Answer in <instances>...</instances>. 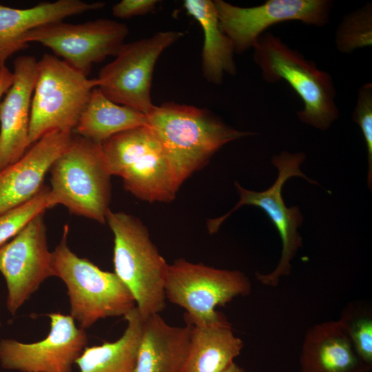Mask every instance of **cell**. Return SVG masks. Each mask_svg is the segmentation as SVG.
<instances>
[{
  "label": "cell",
  "instance_id": "d4e9b609",
  "mask_svg": "<svg viewBox=\"0 0 372 372\" xmlns=\"http://www.w3.org/2000/svg\"><path fill=\"white\" fill-rule=\"evenodd\" d=\"M335 41L338 50L342 53H350L357 49L371 45V3L347 14L343 18L336 30Z\"/></svg>",
  "mask_w": 372,
  "mask_h": 372
},
{
  "label": "cell",
  "instance_id": "5bb4252c",
  "mask_svg": "<svg viewBox=\"0 0 372 372\" xmlns=\"http://www.w3.org/2000/svg\"><path fill=\"white\" fill-rule=\"evenodd\" d=\"M50 331L41 340L25 343L13 339L0 340V365L19 372H72L73 366L87 347L85 329L70 315L47 314Z\"/></svg>",
  "mask_w": 372,
  "mask_h": 372
},
{
  "label": "cell",
  "instance_id": "cb8c5ba5",
  "mask_svg": "<svg viewBox=\"0 0 372 372\" xmlns=\"http://www.w3.org/2000/svg\"><path fill=\"white\" fill-rule=\"evenodd\" d=\"M49 186L43 185L29 200L0 214V246L14 237L34 218L54 207Z\"/></svg>",
  "mask_w": 372,
  "mask_h": 372
},
{
  "label": "cell",
  "instance_id": "603a6c76",
  "mask_svg": "<svg viewBox=\"0 0 372 372\" xmlns=\"http://www.w3.org/2000/svg\"><path fill=\"white\" fill-rule=\"evenodd\" d=\"M124 318L127 326L118 339L85 348L75 364L79 372H135L143 320L136 307Z\"/></svg>",
  "mask_w": 372,
  "mask_h": 372
},
{
  "label": "cell",
  "instance_id": "83f0119b",
  "mask_svg": "<svg viewBox=\"0 0 372 372\" xmlns=\"http://www.w3.org/2000/svg\"><path fill=\"white\" fill-rule=\"evenodd\" d=\"M156 0H122L112 7L115 17L128 19L146 14L155 8Z\"/></svg>",
  "mask_w": 372,
  "mask_h": 372
},
{
  "label": "cell",
  "instance_id": "4316f807",
  "mask_svg": "<svg viewBox=\"0 0 372 372\" xmlns=\"http://www.w3.org/2000/svg\"><path fill=\"white\" fill-rule=\"evenodd\" d=\"M352 119L360 127L367 150V183L371 189L372 185V83L362 85L358 94Z\"/></svg>",
  "mask_w": 372,
  "mask_h": 372
},
{
  "label": "cell",
  "instance_id": "8fae6325",
  "mask_svg": "<svg viewBox=\"0 0 372 372\" xmlns=\"http://www.w3.org/2000/svg\"><path fill=\"white\" fill-rule=\"evenodd\" d=\"M128 33L125 23L109 19L77 24L59 21L32 29L26 34L25 41L50 48L87 76L94 64L117 54Z\"/></svg>",
  "mask_w": 372,
  "mask_h": 372
},
{
  "label": "cell",
  "instance_id": "9a60e30c",
  "mask_svg": "<svg viewBox=\"0 0 372 372\" xmlns=\"http://www.w3.org/2000/svg\"><path fill=\"white\" fill-rule=\"evenodd\" d=\"M38 61L21 56L14 62L13 81L0 101V171L30 149L29 127Z\"/></svg>",
  "mask_w": 372,
  "mask_h": 372
},
{
  "label": "cell",
  "instance_id": "f546056e",
  "mask_svg": "<svg viewBox=\"0 0 372 372\" xmlns=\"http://www.w3.org/2000/svg\"><path fill=\"white\" fill-rule=\"evenodd\" d=\"M222 372H249L242 367L238 365L235 362L231 363Z\"/></svg>",
  "mask_w": 372,
  "mask_h": 372
},
{
  "label": "cell",
  "instance_id": "9c48e42d",
  "mask_svg": "<svg viewBox=\"0 0 372 372\" xmlns=\"http://www.w3.org/2000/svg\"><path fill=\"white\" fill-rule=\"evenodd\" d=\"M251 291L248 277L238 270L222 269L180 258L169 265L165 296L185 310L187 324L210 323L224 315L216 310Z\"/></svg>",
  "mask_w": 372,
  "mask_h": 372
},
{
  "label": "cell",
  "instance_id": "7c38bea8",
  "mask_svg": "<svg viewBox=\"0 0 372 372\" xmlns=\"http://www.w3.org/2000/svg\"><path fill=\"white\" fill-rule=\"evenodd\" d=\"M43 214L34 218L12 239L0 246V272L7 287L6 307L12 315L54 276Z\"/></svg>",
  "mask_w": 372,
  "mask_h": 372
},
{
  "label": "cell",
  "instance_id": "484cf974",
  "mask_svg": "<svg viewBox=\"0 0 372 372\" xmlns=\"http://www.w3.org/2000/svg\"><path fill=\"white\" fill-rule=\"evenodd\" d=\"M339 320L344 327L359 358L372 368V318L358 307L344 310Z\"/></svg>",
  "mask_w": 372,
  "mask_h": 372
},
{
  "label": "cell",
  "instance_id": "e0dca14e",
  "mask_svg": "<svg viewBox=\"0 0 372 372\" xmlns=\"http://www.w3.org/2000/svg\"><path fill=\"white\" fill-rule=\"evenodd\" d=\"M103 2L58 0L42 2L28 8H15L0 4V69L18 51L25 49L26 34L32 29L68 17L103 8Z\"/></svg>",
  "mask_w": 372,
  "mask_h": 372
},
{
  "label": "cell",
  "instance_id": "30bf717a",
  "mask_svg": "<svg viewBox=\"0 0 372 372\" xmlns=\"http://www.w3.org/2000/svg\"><path fill=\"white\" fill-rule=\"evenodd\" d=\"M183 36L180 31H160L124 43L115 59L100 70L98 87L113 102L147 115L156 106L150 94L156 63Z\"/></svg>",
  "mask_w": 372,
  "mask_h": 372
},
{
  "label": "cell",
  "instance_id": "7402d4cb",
  "mask_svg": "<svg viewBox=\"0 0 372 372\" xmlns=\"http://www.w3.org/2000/svg\"><path fill=\"white\" fill-rule=\"evenodd\" d=\"M147 115L109 99L98 87L92 90L73 133L101 144L110 137L146 126Z\"/></svg>",
  "mask_w": 372,
  "mask_h": 372
},
{
  "label": "cell",
  "instance_id": "4fadbf2b",
  "mask_svg": "<svg viewBox=\"0 0 372 372\" xmlns=\"http://www.w3.org/2000/svg\"><path fill=\"white\" fill-rule=\"evenodd\" d=\"M214 3L220 26L238 53L254 48L265 30L280 22L325 25L332 4L328 0H268L258 6L243 8L223 0Z\"/></svg>",
  "mask_w": 372,
  "mask_h": 372
},
{
  "label": "cell",
  "instance_id": "52a82bcc",
  "mask_svg": "<svg viewBox=\"0 0 372 372\" xmlns=\"http://www.w3.org/2000/svg\"><path fill=\"white\" fill-rule=\"evenodd\" d=\"M99 85L97 78L90 79L58 56L45 54L37 63L30 110V144L50 132H73L92 90Z\"/></svg>",
  "mask_w": 372,
  "mask_h": 372
},
{
  "label": "cell",
  "instance_id": "6da1fadb",
  "mask_svg": "<svg viewBox=\"0 0 372 372\" xmlns=\"http://www.w3.org/2000/svg\"><path fill=\"white\" fill-rule=\"evenodd\" d=\"M180 186L227 143L251 136L226 124L207 109L163 103L147 115Z\"/></svg>",
  "mask_w": 372,
  "mask_h": 372
},
{
  "label": "cell",
  "instance_id": "ffe728a7",
  "mask_svg": "<svg viewBox=\"0 0 372 372\" xmlns=\"http://www.w3.org/2000/svg\"><path fill=\"white\" fill-rule=\"evenodd\" d=\"M224 316L217 321L191 325L189 342L181 372H222L243 349Z\"/></svg>",
  "mask_w": 372,
  "mask_h": 372
},
{
  "label": "cell",
  "instance_id": "3957f363",
  "mask_svg": "<svg viewBox=\"0 0 372 372\" xmlns=\"http://www.w3.org/2000/svg\"><path fill=\"white\" fill-rule=\"evenodd\" d=\"M68 226L52 253L54 276L65 284L70 316L86 329L101 319L125 317L136 307L134 298L114 272L81 258L68 245Z\"/></svg>",
  "mask_w": 372,
  "mask_h": 372
},
{
  "label": "cell",
  "instance_id": "ac0fdd59",
  "mask_svg": "<svg viewBox=\"0 0 372 372\" xmlns=\"http://www.w3.org/2000/svg\"><path fill=\"white\" fill-rule=\"evenodd\" d=\"M301 372H370L356 353L339 320L312 326L306 333L300 356Z\"/></svg>",
  "mask_w": 372,
  "mask_h": 372
},
{
  "label": "cell",
  "instance_id": "ba28073f",
  "mask_svg": "<svg viewBox=\"0 0 372 372\" xmlns=\"http://www.w3.org/2000/svg\"><path fill=\"white\" fill-rule=\"evenodd\" d=\"M305 159L304 154H291L282 152L272 158V164L278 169V174L273 184L267 189L256 192L246 189L237 181L235 186L240 200L236 205L222 216L207 221L210 234L217 232L222 223L236 210L243 205H252L262 209L278 231L282 242L281 257L277 267L270 273H257V280L263 285L277 287L280 279L290 274L291 261L302 246V237L298 228L302 225L303 216L297 206L287 207L282 196V189L288 179L294 176L304 178L313 184H318L309 178L300 169Z\"/></svg>",
  "mask_w": 372,
  "mask_h": 372
},
{
  "label": "cell",
  "instance_id": "8992f818",
  "mask_svg": "<svg viewBox=\"0 0 372 372\" xmlns=\"http://www.w3.org/2000/svg\"><path fill=\"white\" fill-rule=\"evenodd\" d=\"M50 172L51 195L75 215L106 223L111 198V175L101 144L74 134Z\"/></svg>",
  "mask_w": 372,
  "mask_h": 372
},
{
  "label": "cell",
  "instance_id": "f1b7e54d",
  "mask_svg": "<svg viewBox=\"0 0 372 372\" xmlns=\"http://www.w3.org/2000/svg\"><path fill=\"white\" fill-rule=\"evenodd\" d=\"M13 81L12 72L5 65L0 69V101L3 95L11 86Z\"/></svg>",
  "mask_w": 372,
  "mask_h": 372
},
{
  "label": "cell",
  "instance_id": "277c9868",
  "mask_svg": "<svg viewBox=\"0 0 372 372\" xmlns=\"http://www.w3.org/2000/svg\"><path fill=\"white\" fill-rule=\"evenodd\" d=\"M253 48L254 60L265 81L284 80L302 99L304 107L297 112L300 120L316 129L327 130L339 116L331 76L270 32L263 33Z\"/></svg>",
  "mask_w": 372,
  "mask_h": 372
},
{
  "label": "cell",
  "instance_id": "2e32d148",
  "mask_svg": "<svg viewBox=\"0 0 372 372\" xmlns=\"http://www.w3.org/2000/svg\"><path fill=\"white\" fill-rule=\"evenodd\" d=\"M70 131H52L34 143L16 163L0 171V214L32 198L45 176L73 138Z\"/></svg>",
  "mask_w": 372,
  "mask_h": 372
},
{
  "label": "cell",
  "instance_id": "d6986e66",
  "mask_svg": "<svg viewBox=\"0 0 372 372\" xmlns=\"http://www.w3.org/2000/svg\"><path fill=\"white\" fill-rule=\"evenodd\" d=\"M191 325L169 324L160 314L143 320L135 372H181L187 353Z\"/></svg>",
  "mask_w": 372,
  "mask_h": 372
},
{
  "label": "cell",
  "instance_id": "44dd1931",
  "mask_svg": "<svg viewBox=\"0 0 372 372\" xmlns=\"http://www.w3.org/2000/svg\"><path fill=\"white\" fill-rule=\"evenodd\" d=\"M183 6L187 14L200 24L203 32L201 56L203 76L207 81L219 85L225 73L236 74V67L234 45L220 26L214 1L185 0Z\"/></svg>",
  "mask_w": 372,
  "mask_h": 372
},
{
  "label": "cell",
  "instance_id": "4dcf8cb0",
  "mask_svg": "<svg viewBox=\"0 0 372 372\" xmlns=\"http://www.w3.org/2000/svg\"><path fill=\"white\" fill-rule=\"evenodd\" d=\"M1 321H0V327H1Z\"/></svg>",
  "mask_w": 372,
  "mask_h": 372
},
{
  "label": "cell",
  "instance_id": "5b68a950",
  "mask_svg": "<svg viewBox=\"0 0 372 372\" xmlns=\"http://www.w3.org/2000/svg\"><path fill=\"white\" fill-rule=\"evenodd\" d=\"M111 176H120L125 189L150 203H169L180 187L163 148L146 125L118 133L101 144Z\"/></svg>",
  "mask_w": 372,
  "mask_h": 372
},
{
  "label": "cell",
  "instance_id": "7a4b0ae2",
  "mask_svg": "<svg viewBox=\"0 0 372 372\" xmlns=\"http://www.w3.org/2000/svg\"><path fill=\"white\" fill-rule=\"evenodd\" d=\"M114 235V273L130 291L144 320L166 307L165 283L169 264L134 216L110 209L106 216Z\"/></svg>",
  "mask_w": 372,
  "mask_h": 372
}]
</instances>
